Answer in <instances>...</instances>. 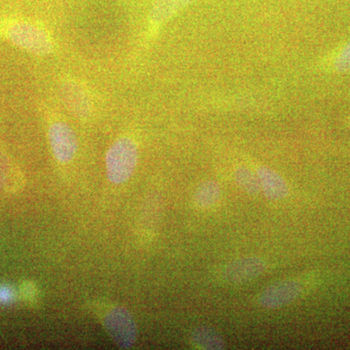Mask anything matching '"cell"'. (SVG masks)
<instances>
[{"mask_svg": "<svg viewBox=\"0 0 350 350\" xmlns=\"http://www.w3.org/2000/svg\"><path fill=\"white\" fill-rule=\"evenodd\" d=\"M138 160L137 144L130 137H121L107 153V172L113 184L125 183L135 172Z\"/></svg>", "mask_w": 350, "mask_h": 350, "instance_id": "6da1fadb", "label": "cell"}, {"mask_svg": "<svg viewBox=\"0 0 350 350\" xmlns=\"http://www.w3.org/2000/svg\"><path fill=\"white\" fill-rule=\"evenodd\" d=\"M5 36L21 49L38 56H46L54 50V44L48 32L31 23L20 22L9 25Z\"/></svg>", "mask_w": 350, "mask_h": 350, "instance_id": "7a4b0ae2", "label": "cell"}, {"mask_svg": "<svg viewBox=\"0 0 350 350\" xmlns=\"http://www.w3.org/2000/svg\"><path fill=\"white\" fill-rule=\"evenodd\" d=\"M105 327L120 349H131L137 337V324L133 315L124 308H115L107 313Z\"/></svg>", "mask_w": 350, "mask_h": 350, "instance_id": "3957f363", "label": "cell"}, {"mask_svg": "<svg viewBox=\"0 0 350 350\" xmlns=\"http://www.w3.org/2000/svg\"><path fill=\"white\" fill-rule=\"evenodd\" d=\"M48 137L53 154L57 162L66 163L75 158L78 142L70 126L64 122H55L50 126Z\"/></svg>", "mask_w": 350, "mask_h": 350, "instance_id": "277c9868", "label": "cell"}, {"mask_svg": "<svg viewBox=\"0 0 350 350\" xmlns=\"http://www.w3.org/2000/svg\"><path fill=\"white\" fill-rule=\"evenodd\" d=\"M301 287L294 280H282L266 288L258 298L265 308H278L293 303L300 297Z\"/></svg>", "mask_w": 350, "mask_h": 350, "instance_id": "5b68a950", "label": "cell"}, {"mask_svg": "<svg viewBox=\"0 0 350 350\" xmlns=\"http://www.w3.org/2000/svg\"><path fill=\"white\" fill-rule=\"evenodd\" d=\"M59 94L64 107L76 118L87 119L92 113V103L86 90L73 80L62 82Z\"/></svg>", "mask_w": 350, "mask_h": 350, "instance_id": "8992f818", "label": "cell"}, {"mask_svg": "<svg viewBox=\"0 0 350 350\" xmlns=\"http://www.w3.org/2000/svg\"><path fill=\"white\" fill-rule=\"evenodd\" d=\"M266 268V262L259 258H241L234 260L226 267L224 278L228 282L243 284L261 275Z\"/></svg>", "mask_w": 350, "mask_h": 350, "instance_id": "52a82bcc", "label": "cell"}, {"mask_svg": "<svg viewBox=\"0 0 350 350\" xmlns=\"http://www.w3.org/2000/svg\"><path fill=\"white\" fill-rule=\"evenodd\" d=\"M261 190L269 200H280L287 197L289 190L284 179L275 170L260 167L257 172Z\"/></svg>", "mask_w": 350, "mask_h": 350, "instance_id": "ba28073f", "label": "cell"}, {"mask_svg": "<svg viewBox=\"0 0 350 350\" xmlns=\"http://www.w3.org/2000/svg\"><path fill=\"white\" fill-rule=\"evenodd\" d=\"M194 0H156L150 12L154 24H162Z\"/></svg>", "mask_w": 350, "mask_h": 350, "instance_id": "9c48e42d", "label": "cell"}, {"mask_svg": "<svg viewBox=\"0 0 350 350\" xmlns=\"http://www.w3.org/2000/svg\"><path fill=\"white\" fill-rule=\"evenodd\" d=\"M192 342L196 347L206 350H220L226 349L223 338L209 327H199L192 334Z\"/></svg>", "mask_w": 350, "mask_h": 350, "instance_id": "30bf717a", "label": "cell"}, {"mask_svg": "<svg viewBox=\"0 0 350 350\" xmlns=\"http://www.w3.org/2000/svg\"><path fill=\"white\" fill-rule=\"evenodd\" d=\"M221 197V188L217 182L206 181L198 188L195 199L202 208H209L218 202Z\"/></svg>", "mask_w": 350, "mask_h": 350, "instance_id": "8fae6325", "label": "cell"}, {"mask_svg": "<svg viewBox=\"0 0 350 350\" xmlns=\"http://www.w3.org/2000/svg\"><path fill=\"white\" fill-rule=\"evenodd\" d=\"M234 179L239 187L250 195H257L261 191L257 174L245 167H239L234 172Z\"/></svg>", "mask_w": 350, "mask_h": 350, "instance_id": "7c38bea8", "label": "cell"}, {"mask_svg": "<svg viewBox=\"0 0 350 350\" xmlns=\"http://www.w3.org/2000/svg\"><path fill=\"white\" fill-rule=\"evenodd\" d=\"M334 68L338 72H347L350 70V42L338 53L334 61Z\"/></svg>", "mask_w": 350, "mask_h": 350, "instance_id": "4fadbf2b", "label": "cell"}, {"mask_svg": "<svg viewBox=\"0 0 350 350\" xmlns=\"http://www.w3.org/2000/svg\"><path fill=\"white\" fill-rule=\"evenodd\" d=\"M10 177V162L5 153L0 151V189L6 185Z\"/></svg>", "mask_w": 350, "mask_h": 350, "instance_id": "5bb4252c", "label": "cell"}, {"mask_svg": "<svg viewBox=\"0 0 350 350\" xmlns=\"http://www.w3.org/2000/svg\"><path fill=\"white\" fill-rule=\"evenodd\" d=\"M12 299V290L7 286H0V304L10 303Z\"/></svg>", "mask_w": 350, "mask_h": 350, "instance_id": "9a60e30c", "label": "cell"}]
</instances>
